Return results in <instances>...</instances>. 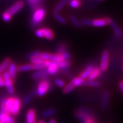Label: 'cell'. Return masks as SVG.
I'll return each mask as SVG.
<instances>
[{
    "label": "cell",
    "instance_id": "1",
    "mask_svg": "<svg viewBox=\"0 0 123 123\" xmlns=\"http://www.w3.org/2000/svg\"><path fill=\"white\" fill-rule=\"evenodd\" d=\"M46 16V10L43 8H37L34 10L33 13L32 19H31V25L33 27H36L41 23Z\"/></svg>",
    "mask_w": 123,
    "mask_h": 123
},
{
    "label": "cell",
    "instance_id": "2",
    "mask_svg": "<svg viewBox=\"0 0 123 123\" xmlns=\"http://www.w3.org/2000/svg\"><path fill=\"white\" fill-rule=\"evenodd\" d=\"M50 87V83L48 80H44L39 82L37 84V88H36V94L39 97H42L48 91Z\"/></svg>",
    "mask_w": 123,
    "mask_h": 123
},
{
    "label": "cell",
    "instance_id": "3",
    "mask_svg": "<svg viewBox=\"0 0 123 123\" xmlns=\"http://www.w3.org/2000/svg\"><path fill=\"white\" fill-rule=\"evenodd\" d=\"M44 64H45V67L46 68L47 73L48 75H55L58 73V66H57V62H53V61L46 60L44 61Z\"/></svg>",
    "mask_w": 123,
    "mask_h": 123
},
{
    "label": "cell",
    "instance_id": "4",
    "mask_svg": "<svg viewBox=\"0 0 123 123\" xmlns=\"http://www.w3.org/2000/svg\"><path fill=\"white\" fill-rule=\"evenodd\" d=\"M109 54L107 50H105L102 53L101 64H100L99 69L101 72H105L108 69V65H109Z\"/></svg>",
    "mask_w": 123,
    "mask_h": 123
},
{
    "label": "cell",
    "instance_id": "5",
    "mask_svg": "<svg viewBox=\"0 0 123 123\" xmlns=\"http://www.w3.org/2000/svg\"><path fill=\"white\" fill-rule=\"evenodd\" d=\"M75 115L79 120L83 122V123H85L86 121L89 119L92 118L91 114L84 109H79L78 111H76Z\"/></svg>",
    "mask_w": 123,
    "mask_h": 123
},
{
    "label": "cell",
    "instance_id": "6",
    "mask_svg": "<svg viewBox=\"0 0 123 123\" xmlns=\"http://www.w3.org/2000/svg\"><path fill=\"white\" fill-rule=\"evenodd\" d=\"M23 6V2L21 1H18L14 3L12 6H11L6 11L12 16L14 15V14H16L17 13L20 11Z\"/></svg>",
    "mask_w": 123,
    "mask_h": 123
},
{
    "label": "cell",
    "instance_id": "7",
    "mask_svg": "<svg viewBox=\"0 0 123 123\" xmlns=\"http://www.w3.org/2000/svg\"><path fill=\"white\" fill-rule=\"evenodd\" d=\"M111 20H112L111 18H109L96 19V20H92L91 25L95 27H104V26H106V25H108V24L109 25Z\"/></svg>",
    "mask_w": 123,
    "mask_h": 123
},
{
    "label": "cell",
    "instance_id": "8",
    "mask_svg": "<svg viewBox=\"0 0 123 123\" xmlns=\"http://www.w3.org/2000/svg\"><path fill=\"white\" fill-rule=\"evenodd\" d=\"M21 107V102L18 97H14L13 104L11 108V114L12 116H16L20 111Z\"/></svg>",
    "mask_w": 123,
    "mask_h": 123
},
{
    "label": "cell",
    "instance_id": "9",
    "mask_svg": "<svg viewBox=\"0 0 123 123\" xmlns=\"http://www.w3.org/2000/svg\"><path fill=\"white\" fill-rule=\"evenodd\" d=\"M26 123H36V111L34 109H30L26 113Z\"/></svg>",
    "mask_w": 123,
    "mask_h": 123
},
{
    "label": "cell",
    "instance_id": "10",
    "mask_svg": "<svg viewBox=\"0 0 123 123\" xmlns=\"http://www.w3.org/2000/svg\"><path fill=\"white\" fill-rule=\"evenodd\" d=\"M8 72L9 73L10 77L12 79H14L16 77V73H17V67L14 62H11L8 66Z\"/></svg>",
    "mask_w": 123,
    "mask_h": 123
},
{
    "label": "cell",
    "instance_id": "11",
    "mask_svg": "<svg viewBox=\"0 0 123 123\" xmlns=\"http://www.w3.org/2000/svg\"><path fill=\"white\" fill-rule=\"evenodd\" d=\"M94 69V65L92 64H89L87 67H86V69H84L83 71V72L81 73L80 75V77L82 79H83L84 80L88 78V77L89 76V75L91 74L92 70Z\"/></svg>",
    "mask_w": 123,
    "mask_h": 123
},
{
    "label": "cell",
    "instance_id": "12",
    "mask_svg": "<svg viewBox=\"0 0 123 123\" xmlns=\"http://www.w3.org/2000/svg\"><path fill=\"white\" fill-rule=\"evenodd\" d=\"M0 122L4 123H14L15 119L11 115H8L6 113L0 114Z\"/></svg>",
    "mask_w": 123,
    "mask_h": 123
},
{
    "label": "cell",
    "instance_id": "13",
    "mask_svg": "<svg viewBox=\"0 0 123 123\" xmlns=\"http://www.w3.org/2000/svg\"><path fill=\"white\" fill-rule=\"evenodd\" d=\"M57 66L59 70L66 71L70 67L71 62L69 60H62L57 62Z\"/></svg>",
    "mask_w": 123,
    "mask_h": 123
},
{
    "label": "cell",
    "instance_id": "14",
    "mask_svg": "<svg viewBox=\"0 0 123 123\" xmlns=\"http://www.w3.org/2000/svg\"><path fill=\"white\" fill-rule=\"evenodd\" d=\"M5 86L6 87L8 92L9 94H13L14 92V88L13 87V80L11 78L4 80Z\"/></svg>",
    "mask_w": 123,
    "mask_h": 123
},
{
    "label": "cell",
    "instance_id": "15",
    "mask_svg": "<svg viewBox=\"0 0 123 123\" xmlns=\"http://www.w3.org/2000/svg\"><path fill=\"white\" fill-rule=\"evenodd\" d=\"M101 70L98 67H94L93 70H92V72L88 77V80H94L96 79H97L101 74Z\"/></svg>",
    "mask_w": 123,
    "mask_h": 123
},
{
    "label": "cell",
    "instance_id": "16",
    "mask_svg": "<svg viewBox=\"0 0 123 123\" xmlns=\"http://www.w3.org/2000/svg\"><path fill=\"white\" fill-rule=\"evenodd\" d=\"M14 98L9 97L6 99V113L8 115L11 114V108H12V104H13Z\"/></svg>",
    "mask_w": 123,
    "mask_h": 123
},
{
    "label": "cell",
    "instance_id": "17",
    "mask_svg": "<svg viewBox=\"0 0 123 123\" xmlns=\"http://www.w3.org/2000/svg\"><path fill=\"white\" fill-rule=\"evenodd\" d=\"M33 70V65L32 64H23L17 67V72H27Z\"/></svg>",
    "mask_w": 123,
    "mask_h": 123
},
{
    "label": "cell",
    "instance_id": "18",
    "mask_svg": "<svg viewBox=\"0 0 123 123\" xmlns=\"http://www.w3.org/2000/svg\"><path fill=\"white\" fill-rule=\"evenodd\" d=\"M109 93L108 92H105L103 95L102 99L101 108L103 109H106L109 103Z\"/></svg>",
    "mask_w": 123,
    "mask_h": 123
},
{
    "label": "cell",
    "instance_id": "19",
    "mask_svg": "<svg viewBox=\"0 0 123 123\" xmlns=\"http://www.w3.org/2000/svg\"><path fill=\"white\" fill-rule=\"evenodd\" d=\"M11 62V60L9 58H6L0 64V73L4 72L8 68Z\"/></svg>",
    "mask_w": 123,
    "mask_h": 123
},
{
    "label": "cell",
    "instance_id": "20",
    "mask_svg": "<svg viewBox=\"0 0 123 123\" xmlns=\"http://www.w3.org/2000/svg\"><path fill=\"white\" fill-rule=\"evenodd\" d=\"M44 32V36L48 40H53L54 38V33L51 30L48 28H43Z\"/></svg>",
    "mask_w": 123,
    "mask_h": 123
},
{
    "label": "cell",
    "instance_id": "21",
    "mask_svg": "<svg viewBox=\"0 0 123 123\" xmlns=\"http://www.w3.org/2000/svg\"><path fill=\"white\" fill-rule=\"evenodd\" d=\"M84 80H85L81 78L80 77H75V78L73 79V80H71V83L75 87H80L81 86H83Z\"/></svg>",
    "mask_w": 123,
    "mask_h": 123
},
{
    "label": "cell",
    "instance_id": "22",
    "mask_svg": "<svg viewBox=\"0 0 123 123\" xmlns=\"http://www.w3.org/2000/svg\"><path fill=\"white\" fill-rule=\"evenodd\" d=\"M109 25H111V27H112V29L114 31V33L117 36H121V31L120 29L119 28L118 26L116 25L115 22L114 21L111 20V22H110Z\"/></svg>",
    "mask_w": 123,
    "mask_h": 123
},
{
    "label": "cell",
    "instance_id": "23",
    "mask_svg": "<svg viewBox=\"0 0 123 123\" xmlns=\"http://www.w3.org/2000/svg\"><path fill=\"white\" fill-rule=\"evenodd\" d=\"M56 113V110L54 108H49L46 110L44 111L42 113V116L43 117H49L53 116Z\"/></svg>",
    "mask_w": 123,
    "mask_h": 123
},
{
    "label": "cell",
    "instance_id": "24",
    "mask_svg": "<svg viewBox=\"0 0 123 123\" xmlns=\"http://www.w3.org/2000/svg\"><path fill=\"white\" fill-rule=\"evenodd\" d=\"M69 0H61L59 2L58 5H56V7L54 9V13H58L59 12L61 9H62V8L64 7V5L67 3V2Z\"/></svg>",
    "mask_w": 123,
    "mask_h": 123
},
{
    "label": "cell",
    "instance_id": "25",
    "mask_svg": "<svg viewBox=\"0 0 123 123\" xmlns=\"http://www.w3.org/2000/svg\"><path fill=\"white\" fill-rule=\"evenodd\" d=\"M83 85H86L87 86L93 87H100L101 84L99 82L95 81V80H84Z\"/></svg>",
    "mask_w": 123,
    "mask_h": 123
},
{
    "label": "cell",
    "instance_id": "26",
    "mask_svg": "<svg viewBox=\"0 0 123 123\" xmlns=\"http://www.w3.org/2000/svg\"><path fill=\"white\" fill-rule=\"evenodd\" d=\"M35 94H36V91H34V92H31L30 94L27 95L25 97H24L23 100V104L24 105H26L28 104L29 102H30V101H31V100L33 99V97L35 95Z\"/></svg>",
    "mask_w": 123,
    "mask_h": 123
},
{
    "label": "cell",
    "instance_id": "27",
    "mask_svg": "<svg viewBox=\"0 0 123 123\" xmlns=\"http://www.w3.org/2000/svg\"><path fill=\"white\" fill-rule=\"evenodd\" d=\"M6 99L5 97L0 99V114L6 113Z\"/></svg>",
    "mask_w": 123,
    "mask_h": 123
},
{
    "label": "cell",
    "instance_id": "28",
    "mask_svg": "<svg viewBox=\"0 0 123 123\" xmlns=\"http://www.w3.org/2000/svg\"><path fill=\"white\" fill-rule=\"evenodd\" d=\"M53 16L56 19V20L58 21L59 23H60L61 24L64 25L65 24L66 22V20L64 19V17H62L61 14H59L58 13H53Z\"/></svg>",
    "mask_w": 123,
    "mask_h": 123
},
{
    "label": "cell",
    "instance_id": "29",
    "mask_svg": "<svg viewBox=\"0 0 123 123\" xmlns=\"http://www.w3.org/2000/svg\"><path fill=\"white\" fill-rule=\"evenodd\" d=\"M75 87L72 84L71 82L68 84L66 86L63 87V92L64 94H68L74 89Z\"/></svg>",
    "mask_w": 123,
    "mask_h": 123
},
{
    "label": "cell",
    "instance_id": "30",
    "mask_svg": "<svg viewBox=\"0 0 123 123\" xmlns=\"http://www.w3.org/2000/svg\"><path fill=\"white\" fill-rule=\"evenodd\" d=\"M69 20H70V21L71 22L72 24H73L75 27H77V28L80 27V26H81L80 22L76 18V16H74V15H70L69 16Z\"/></svg>",
    "mask_w": 123,
    "mask_h": 123
},
{
    "label": "cell",
    "instance_id": "31",
    "mask_svg": "<svg viewBox=\"0 0 123 123\" xmlns=\"http://www.w3.org/2000/svg\"><path fill=\"white\" fill-rule=\"evenodd\" d=\"M45 70V69H40V70H36V72H34L33 74V79L34 80H38L40 79V77L41 76V75L43 74V73L44 72V71Z\"/></svg>",
    "mask_w": 123,
    "mask_h": 123
},
{
    "label": "cell",
    "instance_id": "32",
    "mask_svg": "<svg viewBox=\"0 0 123 123\" xmlns=\"http://www.w3.org/2000/svg\"><path fill=\"white\" fill-rule=\"evenodd\" d=\"M69 6L73 8H77L81 6V3L80 0H71L69 1Z\"/></svg>",
    "mask_w": 123,
    "mask_h": 123
},
{
    "label": "cell",
    "instance_id": "33",
    "mask_svg": "<svg viewBox=\"0 0 123 123\" xmlns=\"http://www.w3.org/2000/svg\"><path fill=\"white\" fill-rule=\"evenodd\" d=\"M33 65V70H40V69H46L45 64H44V61L42 63H39V64H32Z\"/></svg>",
    "mask_w": 123,
    "mask_h": 123
},
{
    "label": "cell",
    "instance_id": "34",
    "mask_svg": "<svg viewBox=\"0 0 123 123\" xmlns=\"http://www.w3.org/2000/svg\"><path fill=\"white\" fill-rule=\"evenodd\" d=\"M30 61H31V64H39V63H42L44 61L43 60L39 57H34L33 58L30 59Z\"/></svg>",
    "mask_w": 123,
    "mask_h": 123
},
{
    "label": "cell",
    "instance_id": "35",
    "mask_svg": "<svg viewBox=\"0 0 123 123\" xmlns=\"http://www.w3.org/2000/svg\"><path fill=\"white\" fill-rule=\"evenodd\" d=\"M1 16L2 19H3V20L5 21V22H9V21L11 20V16L10 15L7 11L3 13V14H2Z\"/></svg>",
    "mask_w": 123,
    "mask_h": 123
},
{
    "label": "cell",
    "instance_id": "36",
    "mask_svg": "<svg viewBox=\"0 0 123 123\" xmlns=\"http://www.w3.org/2000/svg\"><path fill=\"white\" fill-rule=\"evenodd\" d=\"M41 52L38 51H33V52H31V53H29V54L27 55V58H29V59H31L34 57H39L40 56Z\"/></svg>",
    "mask_w": 123,
    "mask_h": 123
},
{
    "label": "cell",
    "instance_id": "37",
    "mask_svg": "<svg viewBox=\"0 0 123 123\" xmlns=\"http://www.w3.org/2000/svg\"><path fill=\"white\" fill-rule=\"evenodd\" d=\"M28 2L30 5V7L33 9H36V6H37V0H28Z\"/></svg>",
    "mask_w": 123,
    "mask_h": 123
},
{
    "label": "cell",
    "instance_id": "38",
    "mask_svg": "<svg viewBox=\"0 0 123 123\" xmlns=\"http://www.w3.org/2000/svg\"><path fill=\"white\" fill-rule=\"evenodd\" d=\"M66 51V48L65 45L64 44H62L59 46L58 48V50H57V53L58 54H62L64 52Z\"/></svg>",
    "mask_w": 123,
    "mask_h": 123
},
{
    "label": "cell",
    "instance_id": "39",
    "mask_svg": "<svg viewBox=\"0 0 123 123\" xmlns=\"http://www.w3.org/2000/svg\"><path fill=\"white\" fill-rule=\"evenodd\" d=\"M55 84L59 87H64L65 86V82L61 79H56L55 80Z\"/></svg>",
    "mask_w": 123,
    "mask_h": 123
},
{
    "label": "cell",
    "instance_id": "40",
    "mask_svg": "<svg viewBox=\"0 0 123 123\" xmlns=\"http://www.w3.org/2000/svg\"><path fill=\"white\" fill-rule=\"evenodd\" d=\"M35 35L38 38H44L43 28H39V29L36 30V31H35Z\"/></svg>",
    "mask_w": 123,
    "mask_h": 123
},
{
    "label": "cell",
    "instance_id": "41",
    "mask_svg": "<svg viewBox=\"0 0 123 123\" xmlns=\"http://www.w3.org/2000/svg\"><path fill=\"white\" fill-rule=\"evenodd\" d=\"M91 22H92V20L90 19H84L80 22V23L84 26H90L91 25Z\"/></svg>",
    "mask_w": 123,
    "mask_h": 123
},
{
    "label": "cell",
    "instance_id": "42",
    "mask_svg": "<svg viewBox=\"0 0 123 123\" xmlns=\"http://www.w3.org/2000/svg\"><path fill=\"white\" fill-rule=\"evenodd\" d=\"M61 55H62V58H63L64 60H69L71 58V54L68 51H65V52H64V53Z\"/></svg>",
    "mask_w": 123,
    "mask_h": 123
},
{
    "label": "cell",
    "instance_id": "43",
    "mask_svg": "<svg viewBox=\"0 0 123 123\" xmlns=\"http://www.w3.org/2000/svg\"><path fill=\"white\" fill-rule=\"evenodd\" d=\"M9 78H11V77H10V75H9L8 71H6V72H5L4 73H3V77H2V79H3V80L8 79H9Z\"/></svg>",
    "mask_w": 123,
    "mask_h": 123
},
{
    "label": "cell",
    "instance_id": "44",
    "mask_svg": "<svg viewBox=\"0 0 123 123\" xmlns=\"http://www.w3.org/2000/svg\"><path fill=\"white\" fill-rule=\"evenodd\" d=\"M119 89H120V90H121L123 93V80L119 82Z\"/></svg>",
    "mask_w": 123,
    "mask_h": 123
},
{
    "label": "cell",
    "instance_id": "45",
    "mask_svg": "<svg viewBox=\"0 0 123 123\" xmlns=\"http://www.w3.org/2000/svg\"><path fill=\"white\" fill-rule=\"evenodd\" d=\"M49 123H56V122L55 119H51V120L49 121Z\"/></svg>",
    "mask_w": 123,
    "mask_h": 123
},
{
    "label": "cell",
    "instance_id": "46",
    "mask_svg": "<svg viewBox=\"0 0 123 123\" xmlns=\"http://www.w3.org/2000/svg\"><path fill=\"white\" fill-rule=\"evenodd\" d=\"M38 123H44V122L43 121H39Z\"/></svg>",
    "mask_w": 123,
    "mask_h": 123
},
{
    "label": "cell",
    "instance_id": "47",
    "mask_svg": "<svg viewBox=\"0 0 123 123\" xmlns=\"http://www.w3.org/2000/svg\"><path fill=\"white\" fill-rule=\"evenodd\" d=\"M37 2H38V3H39V2H41L43 1V0H37Z\"/></svg>",
    "mask_w": 123,
    "mask_h": 123
},
{
    "label": "cell",
    "instance_id": "48",
    "mask_svg": "<svg viewBox=\"0 0 123 123\" xmlns=\"http://www.w3.org/2000/svg\"><path fill=\"white\" fill-rule=\"evenodd\" d=\"M1 79H2V77L1 76V74H0V80Z\"/></svg>",
    "mask_w": 123,
    "mask_h": 123
},
{
    "label": "cell",
    "instance_id": "49",
    "mask_svg": "<svg viewBox=\"0 0 123 123\" xmlns=\"http://www.w3.org/2000/svg\"><path fill=\"white\" fill-rule=\"evenodd\" d=\"M98 1H103V0H98Z\"/></svg>",
    "mask_w": 123,
    "mask_h": 123
},
{
    "label": "cell",
    "instance_id": "50",
    "mask_svg": "<svg viewBox=\"0 0 123 123\" xmlns=\"http://www.w3.org/2000/svg\"><path fill=\"white\" fill-rule=\"evenodd\" d=\"M0 123H2V122H0Z\"/></svg>",
    "mask_w": 123,
    "mask_h": 123
},
{
    "label": "cell",
    "instance_id": "51",
    "mask_svg": "<svg viewBox=\"0 0 123 123\" xmlns=\"http://www.w3.org/2000/svg\"></svg>",
    "mask_w": 123,
    "mask_h": 123
}]
</instances>
